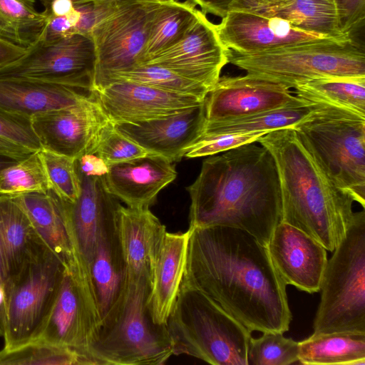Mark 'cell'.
I'll return each instance as SVG.
<instances>
[{
  "instance_id": "1",
  "label": "cell",
  "mask_w": 365,
  "mask_h": 365,
  "mask_svg": "<svg viewBox=\"0 0 365 365\" xmlns=\"http://www.w3.org/2000/svg\"><path fill=\"white\" fill-rule=\"evenodd\" d=\"M188 229L182 282L217 303L251 331H288L292 313L287 285L267 246L235 227Z\"/></svg>"
},
{
  "instance_id": "2",
  "label": "cell",
  "mask_w": 365,
  "mask_h": 365,
  "mask_svg": "<svg viewBox=\"0 0 365 365\" xmlns=\"http://www.w3.org/2000/svg\"><path fill=\"white\" fill-rule=\"evenodd\" d=\"M208 157L186 188L191 202L189 227H235L267 246L282 221L280 183L272 154L250 143Z\"/></svg>"
},
{
  "instance_id": "3",
  "label": "cell",
  "mask_w": 365,
  "mask_h": 365,
  "mask_svg": "<svg viewBox=\"0 0 365 365\" xmlns=\"http://www.w3.org/2000/svg\"><path fill=\"white\" fill-rule=\"evenodd\" d=\"M256 142L274 159L280 183L282 221L333 252L356 212L354 198L324 173L292 128L270 131Z\"/></svg>"
},
{
  "instance_id": "4",
  "label": "cell",
  "mask_w": 365,
  "mask_h": 365,
  "mask_svg": "<svg viewBox=\"0 0 365 365\" xmlns=\"http://www.w3.org/2000/svg\"><path fill=\"white\" fill-rule=\"evenodd\" d=\"M150 290L149 276L128 279L87 349L91 365H160L173 355L166 324L152 317Z\"/></svg>"
},
{
  "instance_id": "5",
  "label": "cell",
  "mask_w": 365,
  "mask_h": 365,
  "mask_svg": "<svg viewBox=\"0 0 365 365\" xmlns=\"http://www.w3.org/2000/svg\"><path fill=\"white\" fill-rule=\"evenodd\" d=\"M166 327L175 355H188L213 365H248L251 331L182 282Z\"/></svg>"
},
{
  "instance_id": "6",
  "label": "cell",
  "mask_w": 365,
  "mask_h": 365,
  "mask_svg": "<svg viewBox=\"0 0 365 365\" xmlns=\"http://www.w3.org/2000/svg\"><path fill=\"white\" fill-rule=\"evenodd\" d=\"M315 103L292 128L326 175L364 208L365 116Z\"/></svg>"
},
{
  "instance_id": "7",
  "label": "cell",
  "mask_w": 365,
  "mask_h": 365,
  "mask_svg": "<svg viewBox=\"0 0 365 365\" xmlns=\"http://www.w3.org/2000/svg\"><path fill=\"white\" fill-rule=\"evenodd\" d=\"M312 334H365V212H357L327 261Z\"/></svg>"
},
{
  "instance_id": "8",
  "label": "cell",
  "mask_w": 365,
  "mask_h": 365,
  "mask_svg": "<svg viewBox=\"0 0 365 365\" xmlns=\"http://www.w3.org/2000/svg\"><path fill=\"white\" fill-rule=\"evenodd\" d=\"M229 63L289 89L322 77H365L364 46L354 36L252 54L230 50Z\"/></svg>"
},
{
  "instance_id": "9",
  "label": "cell",
  "mask_w": 365,
  "mask_h": 365,
  "mask_svg": "<svg viewBox=\"0 0 365 365\" xmlns=\"http://www.w3.org/2000/svg\"><path fill=\"white\" fill-rule=\"evenodd\" d=\"M163 0H120L91 36L96 53L93 91L143 62L149 32Z\"/></svg>"
},
{
  "instance_id": "10",
  "label": "cell",
  "mask_w": 365,
  "mask_h": 365,
  "mask_svg": "<svg viewBox=\"0 0 365 365\" xmlns=\"http://www.w3.org/2000/svg\"><path fill=\"white\" fill-rule=\"evenodd\" d=\"M65 267L48 249L12 282L4 327L5 349L37 339L53 304Z\"/></svg>"
},
{
  "instance_id": "11",
  "label": "cell",
  "mask_w": 365,
  "mask_h": 365,
  "mask_svg": "<svg viewBox=\"0 0 365 365\" xmlns=\"http://www.w3.org/2000/svg\"><path fill=\"white\" fill-rule=\"evenodd\" d=\"M101 322L91 279L76 264L65 267L48 316L36 340L67 348L83 357Z\"/></svg>"
},
{
  "instance_id": "12",
  "label": "cell",
  "mask_w": 365,
  "mask_h": 365,
  "mask_svg": "<svg viewBox=\"0 0 365 365\" xmlns=\"http://www.w3.org/2000/svg\"><path fill=\"white\" fill-rule=\"evenodd\" d=\"M96 53L91 36L74 34L41 39L16 61L0 68V78H21L93 91Z\"/></svg>"
},
{
  "instance_id": "13",
  "label": "cell",
  "mask_w": 365,
  "mask_h": 365,
  "mask_svg": "<svg viewBox=\"0 0 365 365\" xmlns=\"http://www.w3.org/2000/svg\"><path fill=\"white\" fill-rule=\"evenodd\" d=\"M31 119L42 149L76 160L95 153L104 131L113 123L93 92L77 105L37 113Z\"/></svg>"
},
{
  "instance_id": "14",
  "label": "cell",
  "mask_w": 365,
  "mask_h": 365,
  "mask_svg": "<svg viewBox=\"0 0 365 365\" xmlns=\"http://www.w3.org/2000/svg\"><path fill=\"white\" fill-rule=\"evenodd\" d=\"M217 29L227 48L242 54L334 38L299 29L280 18L237 8L232 9L222 18Z\"/></svg>"
},
{
  "instance_id": "15",
  "label": "cell",
  "mask_w": 365,
  "mask_h": 365,
  "mask_svg": "<svg viewBox=\"0 0 365 365\" xmlns=\"http://www.w3.org/2000/svg\"><path fill=\"white\" fill-rule=\"evenodd\" d=\"M92 92L113 124L165 118L205 100L128 80L116 81Z\"/></svg>"
},
{
  "instance_id": "16",
  "label": "cell",
  "mask_w": 365,
  "mask_h": 365,
  "mask_svg": "<svg viewBox=\"0 0 365 365\" xmlns=\"http://www.w3.org/2000/svg\"><path fill=\"white\" fill-rule=\"evenodd\" d=\"M229 52L220 40L217 25L200 11L180 41L145 63L164 66L212 88L229 63Z\"/></svg>"
},
{
  "instance_id": "17",
  "label": "cell",
  "mask_w": 365,
  "mask_h": 365,
  "mask_svg": "<svg viewBox=\"0 0 365 365\" xmlns=\"http://www.w3.org/2000/svg\"><path fill=\"white\" fill-rule=\"evenodd\" d=\"M78 173L81 182L78 197L73 202L63 200L76 260L90 276L89 264L97 239L106 224L118 215L120 204L108 190L103 177Z\"/></svg>"
},
{
  "instance_id": "18",
  "label": "cell",
  "mask_w": 365,
  "mask_h": 365,
  "mask_svg": "<svg viewBox=\"0 0 365 365\" xmlns=\"http://www.w3.org/2000/svg\"><path fill=\"white\" fill-rule=\"evenodd\" d=\"M282 84L250 74L220 77L205 98L206 121L239 118L297 101Z\"/></svg>"
},
{
  "instance_id": "19",
  "label": "cell",
  "mask_w": 365,
  "mask_h": 365,
  "mask_svg": "<svg viewBox=\"0 0 365 365\" xmlns=\"http://www.w3.org/2000/svg\"><path fill=\"white\" fill-rule=\"evenodd\" d=\"M272 262L286 285L315 293L327 263V250L298 228L282 221L267 245Z\"/></svg>"
},
{
  "instance_id": "20",
  "label": "cell",
  "mask_w": 365,
  "mask_h": 365,
  "mask_svg": "<svg viewBox=\"0 0 365 365\" xmlns=\"http://www.w3.org/2000/svg\"><path fill=\"white\" fill-rule=\"evenodd\" d=\"M206 122L205 100L178 114L137 123L113 124L121 135L150 153L179 161L200 136Z\"/></svg>"
},
{
  "instance_id": "21",
  "label": "cell",
  "mask_w": 365,
  "mask_h": 365,
  "mask_svg": "<svg viewBox=\"0 0 365 365\" xmlns=\"http://www.w3.org/2000/svg\"><path fill=\"white\" fill-rule=\"evenodd\" d=\"M108 168V173L103 176L108 190L133 207H150L160 191L177 176L173 163L153 154Z\"/></svg>"
},
{
  "instance_id": "22",
  "label": "cell",
  "mask_w": 365,
  "mask_h": 365,
  "mask_svg": "<svg viewBox=\"0 0 365 365\" xmlns=\"http://www.w3.org/2000/svg\"><path fill=\"white\" fill-rule=\"evenodd\" d=\"M166 228L149 207L120 205L118 232L128 279L149 276Z\"/></svg>"
},
{
  "instance_id": "23",
  "label": "cell",
  "mask_w": 365,
  "mask_h": 365,
  "mask_svg": "<svg viewBox=\"0 0 365 365\" xmlns=\"http://www.w3.org/2000/svg\"><path fill=\"white\" fill-rule=\"evenodd\" d=\"M190 230L165 232L150 272L149 308L155 322L166 324L183 278Z\"/></svg>"
},
{
  "instance_id": "24",
  "label": "cell",
  "mask_w": 365,
  "mask_h": 365,
  "mask_svg": "<svg viewBox=\"0 0 365 365\" xmlns=\"http://www.w3.org/2000/svg\"><path fill=\"white\" fill-rule=\"evenodd\" d=\"M91 93L38 80L0 78V108L30 118L37 113L77 105Z\"/></svg>"
},
{
  "instance_id": "25",
  "label": "cell",
  "mask_w": 365,
  "mask_h": 365,
  "mask_svg": "<svg viewBox=\"0 0 365 365\" xmlns=\"http://www.w3.org/2000/svg\"><path fill=\"white\" fill-rule=\"evenodd\" d=\"M89 274L102 320L128 282L118 237V215L100 232L89 264Z\"/></svg>"
},
{
  "instance_id": "26",
  "label": "cell",
  "mask_w": 365,
  "mask_h": 365,
  "mask_svg": "<svg viewBox=\"0 0 365 365\" xmlns=\"http://www.w3.org/2000/svg\"><path fill=\"white\" fill-rule=\"evenodd\" d=\"M46 248L14 197L0 195V253L11 284Z\"/></svg>"
},
{
  "instance_id": "27",
  "label": "cell",
  "mask_w": 365,
  "mask_h": 365,
  "mask_svg": "<svg viewBox=\"0 0 365 365\" xmlns=\"http://www.w3.org/2000/svg\"><path fill=\"white\" fill-rule=\"evenodd\" d=\"M38 235L65 267L78 262L68 233L63 199L52 190L14 196Z\"/></svg>"
},
{
  "instance_id": "28",
  "label": "cell",
  "mask_w": 365,
  "mask_h": 365,
  "mask_svg": "<svg viewBox=\"0 0 365 365\" xmlns=\"http://www.w3.org/2000/svg\"><path fill=\"white\" fill-rule=\"evenodd\" d=\"M233 8L280 18L299 29L327 37H351L343 35L339 29L334 0H289L274 4L239 0Z\"/></svg>"
},
{
  "instance_id": "29",
  "label": "cell",
  "mask_w": 365,
  "mask_h": 365,
  "mask_svg": "<svg viewBox=\"0 0 365 365\" xmlns=\"http://www.w3.org/2000/svg\"><path fill=\"white\" fill-rule=\"evenodd\" d=\"M315 104L299 98L277 108L235 118L206 121L201 134L267 133L277 129L292 128L309 115Z\"/></svg>"
},
{
  "instance_id": "30",
  "label": "cell",
  "mask_w": 365,
  "mask_h": 365,
  "mask_svg": "<svg viewBox=\"0 0 365 365\" xmlns=\"http://www.w3.org/2000/svg\"><path fill=\"white\" fill-rule=\"evenodd\" d=\"M299 363L307 365H365V334H312L299 342Z\"/></svg>"
},
{
  "instance_id": "31",
  "label": "cell",
  "mask_w": 365,
  "mask_h": 365,
  "mask_svg": "<svg viewBox=\"0 0 365 365\" xmlns=\"http://www.w3.org/2000/svg\"><path fill=\"white\" fill-rule=\"evenodd\" d=\"M190 0H163L150 28L142 63L150 61L185 36L200 10ZM141 63V64H142Z\"/></svg>"
},
{
  "instance_id": "32",
  "label": "cell",
  "mask_w": 365,
  "mask_h": 365,
  "mask_svg": "<svg viewBox=\"0 0 365 365\" xmlns=\"http://www.w3.org/2000/svg\"><path fill=\"white\" fill-rule=\"evenodd\" d=\"M299 98L333 105L365 116V77L317 78L294 88Z\"/></svg>"
},
{
  "instance_id": "33",
  "label": "cell",
  "mask_w": 365,
  "mask_h": 365,
  "mask_svg": "<svg viewBox=\"0 0 365 365\" xmlns=\"http://www.w3.org/2000/svg\"><path fill=\"white\" fill-rule=\"evenodd\" d=\"M36 0H0V39L29 49L43 34L47 16L35 7Z\"/></svg>"
},
{
  "instance_id": "34",
  "label": "cell",
  "mask_w": 365,
  "mask_h": 365,
  "mask_svg": "<svg viewBox=\"0 0 365 365\" xmlns=\"http://www.w3.org/2000/svg\"><path fill=\"white\" fill-rule=\"evenodd\" d=\"M119 80L138 82L165 91L202 98H205L211 90L206 85L186 78L168 68L149 63L138 65L113 76L105 86Z\"/></svg>"
},
{
  "instance_id": "35",
  "label": "cell",
  "mask_w": 365,
  "mask_h": 365,
  "mask_svg": "<svg viewBox=\"0 0 365 365\" xmlns=\"http://www.w3.org/2000/svg\"><path fill=\"white\" fill-rule=\"evenodd\" d=\"M49 189L40 150L0 170V195L46 192Z\"/></svg>"
},
{
  "instance_id": "36",
  "label": "cell",
  "mask_w": 365,
  "mask_h": 365,
  "mask_svg": "<svg viewBox=\"0 0 365 365\" xmlns=\"http://www.w3.org/2000/svg\"><path fill=\"white\" fill-rule=\"evenodd\" d=\"M0 365H87L76 352L41 340L0 351Z\"/></svg>"
},
{
  "instance_id": "37",
  "label": "cell",
  "mask_w": 365,
  "mask_h": 365,
  "mask_svg": "<svg viewBox=\"0 0 365 365\" xmlns=\"http://www.w3.org/2000/svg\"><path fill=\"white\" fill-rule=\"evenodd\" d=\"M299 342L283 333L263 332L251 338L247 352L248 365H289L299 362Z\"/></svg>"
},
{
  "instance_id": "38",
  "label": "cell",
  "mask_w": 365,
  "mask_h": 365,
  "mask_svg": "<svg viewBox=\"0 0 365 365\" xmlns=\"http://www.w3.org/2000/svg\"><path fill=\"white\" fill-rule=\"evenodd\" d=\"M50 189L62 199L73 202L81 192L76 160L44 149L40 150Z\"/></svg>"
},
{
  "instance_id": "39",
  "label": "cell",
  "mask_w": 365,
  "mask_h": 365,
  "mask_svg": "<svg viewBox=\"0 0 365 365\" xmlns=\"http://www.w3.org/2000/svg\"><path fill=\"white\" fill-rule=\"evenodd\" d=\"M95 154L109 166L152 153L121 135L112 123L104 131Z\"/></svg>"
},
{
  "instance_id": "40",
  "label": "cell",
  "mask_w": 365,
  "mask_h": 365,
  "mask_svg": "<svg viewBox=\"0 0 365 365\" xmlns=\"http://www.w3.org/2000/svg\"><path fill=\"white\" fill-rule=\"evenodd\" d=\"M0 138L31 152L42 150L30 117L11 113L0 108Z\"/></svg>"
},
{
  "instance_id": "41",
  "label": "cell",
  "mask_w": 365,
  "mask_h": 365,
  "mask_svg": "<svg viewBox=\"0 0 365 365\" xmlns=\"http://www.w3.org/2000/svg\"><path fill=\"white\" fill-rule=\"evenodd\" d=\"M264 133L247 134H201L187 150L184 157L195 158L216 155L240 145L255 143Z\"/></svg>"
},
{
  "instance_id": "42",
  "label": "cell",
  "mask_w": 365,
  "mask_h": 365,
  "mask_svg": "<svg viewBox=\"0 0 365 365\" xmlns=\"http://www.w3.org/2000/svg\"><path fill=\"white\" fill-rule=\"evenodd\" d=\"M120 0H93L75 4L79 13L76 34L91 36L93 27L117 8Z\"/></svg>"
},
{
  "instance_id": "43",
  "label": "cell",
  "mask_w": 365,
  "mask_h": 365,
  "mask_svg": "<svg viewBox=\"0 0 365 365\" xmlns=\"http://www.w3.org/2000/svg\"><path fill=\"white\" fill-rule=\"evenodd\" d=\"M338 27L346 36L354 34L364 26L365 0H334Z\"/></svg>"
},
{
  "instance_id": "44",
  "label": "cell",
  "mask_w": 365,
  "mask_h": 365,
  "mask_svg": "<svg viewBox=\"0 0 365 365\" xmlns=\"http://www.w3.org/2000/svg\"><path fill=\"white\" fill-rule=\"evenodd\" d=\"M46 16V26L40 39L53 41L76 34L79 13L75 6L73 11L67 15Z\"/></svg>"
},
{
  "instance_id": "45",
  "label": "cell",
  "mask_w": 365,
  "mask_h": 365,
  "mask_svg": "<svg viewBox=\"0 0 365 365\" xmlns=\"http://www.w3.org/2000/svg\"><path fill=\"white\" fill-rule=\"evenodd\" d=\"M78 171L86 176L103 177L109 170L108 165L95 153H86L76 159Z\"/></svg>"
},
{
  "instance_id": "46",
  "label": "cell",
  "mask_w": 365,
  "mask_h": 365,
  "mask_svg": "<svg viewBox=\"0 0 365 365\" xmlns=\"http://www.w3.org/2000/svg\"><path fill=\"white\" fill-rule=\"evenodd\" d=\"M11 284L0 253V336H4L6 309Z\"/></svg>"
},
{
  "instance_id": "47",
  "label": "cell",
  "mask_w": 365,
  "mask_h": 365,
  "mask_svg": "<svg viewBox=\"0 0 365 365\" xmlns=\"http://www.w3.org/2000/svg\"><path fill=\"white\" fill-rule=\"evenodd\" d=\"M200 6L204 14H210L223 18L239 0H190Z\"/></svg>"
},
{
  "instance_id": "48",
  "label": "cell",
  "mask_w": 365,
  "mask_h": 365,
  "mask_svg": "<svg viewBox=\"0 0 365 365\" xmlns=\"http://www.w3.org/2000/svg\"><path fill=\"white\" fill-rule=\"evenodd\" d=\"M26 51L27 49L13 46L0 39V68L19 59Z\"/></svg>"
},
{
  "instance_id": "49",
  "label": "cell",
  "mask_w": 365,
  "mask_h": 365,
  "mask_svg": "<svg viewBox=\"0 0 365 365\" xmlns=\"http://www.w3.org/2000/svg\"><path fill=\"white\" fill-rule=\"evenodd\" d=\"M43 6V11L47 16H64L74 9V3L72 0H48Z\"/></svg>"
},
{
  "instance_id": "50",
  "label": "cell",
  "mask_w": 365,
  "mask_h": 365,
  "mask_svg": "<svg viewBox=\"0 0 365 365\" xmlns=\"http://www.w3.org/2000/svg\"><path fill=\"white\" fill-rule=\"evenodd\" d=\"M33 153L34 152L0 138V155L22 160Z\"/></svg>"
},
{
  "instance_id": "51",
  "label": "cell",
  "mask_w": 365,
  "mask_h": 365,
  "mask_svg": "<svg viewBox=\"0 0 365 365\" xmlns=\"http://www.w3.org/2000/svg\"><path fill=\"white\" fill-rule=\"evenodd\" d=\"M20 160H17L9 156L0 155V170L8 167Z\"/></svg>"
},
{
  "instance_id": "52",
  "label": "cell",
  "mask_w": 365,
  "mask_h": 365,
  "mask_svg": "<svg viewBox=\"0 0 365 365\" xmlns=\"http://www.w3.org/2000/svg\"><path fill=\"white\" fill-rule=\"evenodd\" d=\"M252 1L262 4H274L284 2L289 0H251Z\"/></svg>"
},
{
  "instance_id": "53",
  "label": "cell",
  "mask_w": 365,
  "mask_h": 365,
  "mask_svg": "<svg viewBox=\"0 0 365 365\" xmlns=\"http://www.w3.org/2000/svg\"><path fill=\"white\" fill-rule=\"evenodd\" d=\"M39 1L41 2L42 4H43L48 0H39ZM72 1L75 4H78V3H81V2L88 1H93V0H72ZM111 1H115V0H111Z\"/></svg>"
}]
</instances>
